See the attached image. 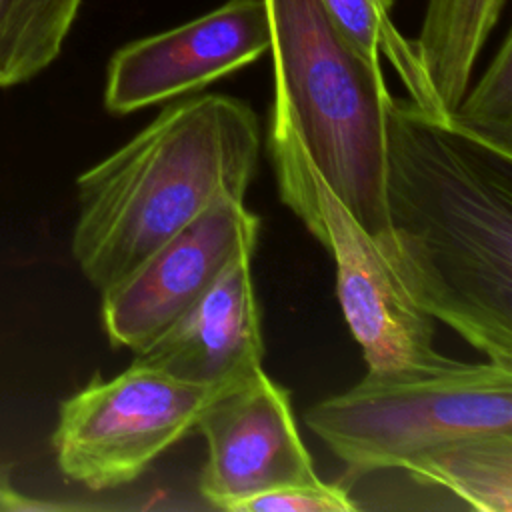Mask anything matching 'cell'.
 I'll list each match as a JSON object with an SVG mask.
<instances>
[{
  "label": "cell",
  "mask_w": 512,
  "mask_h": 512,
  "mask_svg": "<svg viewBox=\"0 0 512 512\" xmlns=\"http://www.w3.org/2000/svg\"><path fill=\"white\" fill-rule=\"evenodd\" d=\"M218 388L178 380L138 360L110 380L94 376L60 404L52 434L60 474L90 490L134 482L196 428Z\"/></svg>",
  "instance_id": "8992f818"
},
{
  "label": "cell",
  "mask_w": 512,
  "mask_h": 512,
  "mask_svg": "<svg viewBox=\"0 0 512 512\" xmlns=\"http://www.w3.org/2000/svg\"><path fill=\"white\" fill-rule=\"evenodd\" d=\"M52 508V504H44L22 494L10 480V474L0 466V512H22V510H42Z\"/></svg>",
  "instance_id": "e0dca14e"
},
{
  "label": "cell",
  "mask_w": 512,
  "mask_h": 512,
  "mask_svg": "<svg viewBox=\"0 0 512 512\" xmlns=\"http://www.w3.org/2000/svg\"><path fill=\"white\" fill-rule=\"evenodd\" d=\"M82 0H0V88L28 82L60 54Z\"/></svg>",
  "instance_id": "4fadbf2b"
},
{
  "label": "cell",
  "mask_w": 512,
  "mask_h": 512,
  "mask_svg": "<svg viewBox=\"0 0 512 512\" xmlns=\"http://www.w3.org/2000/svg\"><path fill=\"white\" fill-rule=\"evenodd\" d=\"M448 126L512 158V36L506 34L474 88H468Z\"/></svg>",
  "instance_id": "9a60e30c"
},
{
  "label": "cell",
  "mask_w": 512,
  "mask_h": 512,
  "mask_svg": "<svg viewBox=\"0 0 512 512\" xmlns=\"http://www.w3.org/2000/svg\"><path fill=\"white\" fill-rule=\"evenodd\" d=\"M260 156L248 102L200 94L168 104L76 180L72 256L106 290L222 198L244 200Z\"/></svg>",
  "instance_id": "7a4b0ae2"
},
{
  "label": "cell",
  "mask_w": 512,
  "mask_h": 512,
  "mask_svg": "<svg viewBox=\"0 0 512 512\" xmlns=\"http://www.w3.org/2000/svg\"><path fill=\"white\" fill-rule=\"evenodd\" d=\"M338 32L368 60L384 56L398 72L410 100L430 118L446 124L418 64L412 40L404 38L390 20L394 0H320Z\"/></svg>",
  "instance_id": "5bb4252c"
},
{
  "label": "cell",
  "mask_w": 512,
  "mask_h": 512,
  "mask_svg": "<svg viewBox=\"0 0 512 512\" xmlns=\"http://www.w3.org/2000/svg\"><path fill=\"white\" fill-rule=\"evenodd\" d=\"M206 440L202 498L222 510L278 486L318 484L292 412L290 394L262 366L220 386L200 412Z\"/></svg>",
  "instance_id": "ba28073f"
},
{
  "label": "cell",
  "mask_w": 512,
  "mask_h": 512,
  "mask_svg": "<svg viewBox=\"0 0 512 512\" xmlns=\"http://www.w3.org/2000/svg\"><path fill=\"white\" fill-rule=\"evenodd\" d=\"M506 0H428L412 40L426 84L446 124L470 86L478 56Z\"/></svg>",
  "instance_id": "8fae6325"
},
{
  "label": "cell",
  "mask_w": 512,
  "mask_h": 512,
  "mask_svg": "<svg viewBox=\"0 0 512 512\" xmlns=\"http://www.w3.org/2000/svg\"><path fill=\"white\" fill-rule=\"evenodd\" d=\"M400 470L438 486L480 512L512 510V432L450 440L410 458Z\"/></svg>",
  "instance_id": "7c38bea8"
},
{
  "label": "cell",
  "mask_w": 512,
  "mask_h": 512,
  "mask_svg": "<svg viewBox=\"0 0 512 512\" xmlns=\"http://www.w3.org/2000/svg\"><path fill=\"white\" fill-rule=\"evenodd\" d=\"M382 204L376 242L410 300L512 366V158L394 98Z\"/></svg>",
  "instance_id": "6da1fadb"
},
{
  "label": "cell",
  "mask_w": 512,
  "mask_h": 512,
  "mask_svg": "<svg viewBox=\"0 0 512 512\" xmlns=\"http://www.w3.org/2000/svg\"><path fill=\"white\" fill-rule=\"evenodd\" d=\"M266 140L280 200L336 264V294L368 370H408L442 362L446 356L434 348V318L410 300L376 238L326 184L276 100Z\"/></svg>",
  "instance_id": "5b68a950"
},
{
  "label": "cell",
  "mask_w": 512,
  "mask_h": 512,
  "mask_svg": "<svg viewBox=\"0 0 512 512\" xmlns=\"http://www.w3.org/2000/svg\"><path fill=\"white\" fill-rule=\"evenodd\" d=\"M252 252L236 256L214 284L134 360L178 380L224 386L262 366V312L250 272Z\"/></svg>",
  "instance_id": "30bf717a"
},
{
  "label": "cell",
  "mask_w": 512,
  "mask_h": 512,
  "mask_svg": "<svg viewBox=\"0 0 512 512\" xmlns=\"http://www.w3.org/2000/svg\"><path fill=\"white\" fill-rule=\"evenodd\" d=\"M260 218L244 200L222 198L102 290V328L134 352L180 318L240 254L254 252Z\"/></svg>",
  "instance_id": "52a82bcc"
},
{
  "label": "cell",
  "mask_w": 512,
  "mask_h": 512,
  "mask_svg": "<svg viewBox=\"0 0 512 512\" xmlns=\"http://www.w3.org/2000/svg\"><path fill=\"white\" fill-rule=\"evenodd\" d=\"M274 100L326 184L378 238L384 232V136L394 96L382 64L358 52L320 0H264Z\"/></svg>",
  "instance_id": "3957f363"
},
{
  "label": "cell",
  "mask_w": 512,
  "mask_h": 512,
  "mask_svg": "<svg viewBox=\"0 0 512 512\" xmlns=\"http://www.w3.org/2000/svg\"><path fill=\"white\" fill-rule=\"evenodd\" d=\"M270 48L264 0H228L166 32L138 38L108 62L104 106L132 114L252 64Z\"/></svg>",
  "instance_id": "9c48e42d"
},
{
  "label": "cell",
  "mask_w": 512,
  "mask_h": 512,
  "mask_svg": "<svg viewBox=\"0 0 512 512\" xmlns=\"http://www.w3.org/2000/svg\"><path fill=\"white\" fill-rule=\"evenodd\" d=\"M360 506L340 484H292L264 490L234 504L230 512H352Z\"/></svg>",
  "instance_id": "2e32d148"
},
{
  "label": "cell",
  "mask_w": 512,
  "mask_h": 512,
  "mask_svg": "<svg viewBox=\"0 0 512 512\" xmlns=\"http://www.w3.org/2000/svg\"><path fill=\"white\" fill-rule=\"evenodd\" d=\"M304 422L354 474L402 468L462 436L512 432V366L444 358L368 370L346 392L312 404Z\"/></svg>",
  "instance_id": "277c9868"
}]
</instances>
